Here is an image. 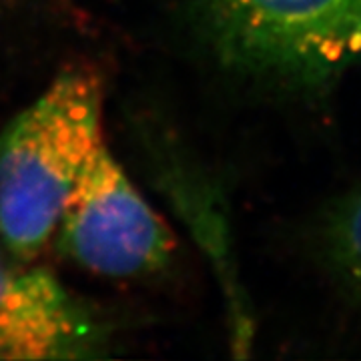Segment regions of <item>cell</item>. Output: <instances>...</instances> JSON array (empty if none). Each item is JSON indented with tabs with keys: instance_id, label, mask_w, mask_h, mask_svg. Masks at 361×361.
I'll use <instances>...</instances> for the list:
<instances>
[{
	"instance_id": "obj_5",
	"label": "cell",
	"mask_w": 361,
	"mask_h": 361,
	"mask_svg": "<svg viewBox=\"0 0 361 361\" xmlns=\"http://www.w3.org/2000/svg\"><path fill=\"white\" fill-rule=\"evenodd\" d=\"M322 245L337 281L361 303V185L329 207Z\"/></svg>"
},
{
	"instance_id": "obj_6",
	"label": "cell",
	"mask_w": 361,
	"mask_h": 361,
	"mask_svg": "<svg viewBox=\"0 0 361 361\" xmlns=\"http://www.w3.org/2000/svg\"><path fill=\"white\" fill-rule=\"evenodd\" d=\"M360 63H361V56H360Z\"/></svg>"
},
{
	"instance_id": "obj_4",
	"label": "cell",
	"mask_w": 361,
	"mask_h": 361,
	"mask_svg": "<svg viewBox=\"0 0 361 361\" xmlns=\"http://www.w3.org/2000/svg\"><path fill=\"white\" fill-rule=\"evenodd\" d=\"M103 343L101 325L49 271L0 263V360H85Z\"/></svg>"
},
{
	"instance_id": "obj_2",
	"label": "cell",
	"mask_w": 361,
	"mask_h": 361,
	"mask_svg": "<svg viewBox=\"0 0 361 361\" xmlns=\"http://www.w3.org/2000/svg\"><path fill=\"white\" fill-rule=\"evenodd\" d=\"M223 68L295 94L331 89L361 56V0H187Z\"/></svg>"
},
{
	"instance_id": "obj_1",
	"label": "cell",
	"mask_w": 361,
	"mask_h": 361,
	"mask_svg": "<svg viewBox=\"0 0 361 361\" xmlns=\"http://www.w3.org/2000/svg\"><path fill=\"white\" fill-rule=\"evenodd\" d=\"M103 89L97 75L71 71L0 135V237L14 257L49 243L80 177L103 147Z\"/></svg>"
},
{
	"instance_id": "obj_3",
	"label": "cell",
	"mask_w": 361,
	"mask_h": 361,
	"mask_svg": "<svg viewBox=\"0 0 361 361\" xmlns=\"http://www.w3.org/2000/svg\"><path fill=\"white\" fill-rule=\"evenodd\" d=\"M59 249L80 267L106 277H139L173 255L169 227L101 147L59 219Z\"/></svg>"
}]
</instances>
